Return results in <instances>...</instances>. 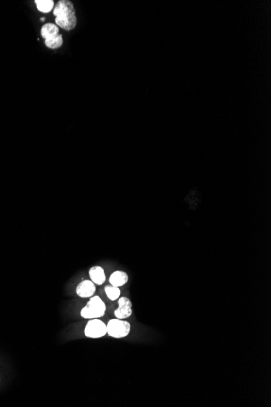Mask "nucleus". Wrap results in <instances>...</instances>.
Masks as SVG:
<instances>
[{
	"mask_svg": "<svg viewBox=\"0 0 271 407\" xmlns=\"http://www.w3.org/2000/svg\"><path fill=\"white\" fill-rule=\"evenodd\" d=\"M41 20H42V21H44V20H45V18H41Z\"/></svg>",
	"mask_w": 271,
	"mask_h": 407,
	"instance_id": "13",
	"label": "nucleus"
},
{
	"mask_svg": "<svg viewBox=\"0 0 271 407\" xmlns=\"http://www.w3.org/2000/svg\"><path fill=\"white\" fill-rule=\"evenodd\" d=\"M53 13L55 16V24L59 27L67 31L73 30L76 27L77 16L72 2L68 0H60L54 7Z\"/></svg>",
	"mask_w": 271,
	"mask_h": 407,
	"instance_id": "1",
	"label": "nucleus"
},
{
	"mask_svg": "<svg viewBox=\"0 0 271 407\" xmlns=\"http://www.w3.org/2000/svg\"><path fill=\"white\" fill-rule=\"evenodd\" d=\"M106 328L107 334L116 339L126 337L131 331L130 323H128V321L117 318L109 321Z\"/></svg>",
	"mask_w": 271,
	"mask_h": 407,
	"instance_id": "3",
	"label": "nucleus"
},
{
	"mask_svg": "<svg viewBox=\"0 0 271 407\" xmlns=\"http://www.w3.org/2000/svg\"><path fill=\"white\" fill-rule=\"evenodd\" d=\"M63 44V37L62 35H59V37L56 38L51 40H45V45L50 49H56L61 47Z\"/></svg>",
	"mask_w": 271,
	"mask_h": 407,
	"instance_id": "12",
	"label": "nucleus"
},
{
	"mask_svg": "<svg viewBox=\"0 0 271 407\" xmlns=\"http://www.w3.org/2000/svg\"><path fill=\"white\" fill-rule=\"evenodd\" d=\"M35 3L37 4V9L44 13L51 12L54 6L53 0H36Z\"/></svg>",
	"mask_w": 271,
	"mask_h": 407,
	"instance_id": "10",
	"label": "nucleus"
},
{
	"mask_svg": "<svg viewBox=\"0 0 271 407\" xmlns=\"http://www.w3.org/2000/svg\"><path fill=\"white\" fill-rule=\"evenodd\" d=\"M105 292L108 299H111V301H115L116 299H118L121 294L120 289H119L118 287L112 286V285H107L105 287Z\"/></svg>",
	"mask_w": 271,
	"mask_h": 407,
	"instance_id": "11",
	"label": "nucleus"
},
{
	"mask_svg": "<svg viewBox=\"0 0 271 407\" xmlns=\"http://www.w3.org/2000/svg\"><path fill=\"white\" fill-rule=\"evenodd\" d=\"M89 274L92 282L95 284L102 285L106 282V274L104 269L101 266H93L89 269Z\"/></svg>",
	"mask_w": 271,
	"mask_h": 407,
	"instance_id": "7",
	"label": "nucleus"
},
{
	"mask_svg": "<svg viewBox=\"0 0 271 407\" xmlns=\"http://www.w3.org/2000/svg\"><path fill=\"white\" fill-rule=\"evenodd\" d=\"M41 35L45 40H51L59 37L60 34H59V27L56 25H54L51 23H47L42 26Z\"/></svg>",
	"mask_w": 271,
	"mask_h": 407,
	"instance_id": "8",
	"label": "nucleus"
},
{
	"mask_svg": "<svg viewBox=\"0 0 271 407\" xmlns=\"http://www.w3.org/2000/svg\"><path fill=\"white\" fill-rule=\"evenodd\" d=\"M106 304L99 296H92L86 306L82 308L81 316L85 319H98L106 313Z\"/></svg>",
	"mask_w": 271,
	"mask_h": 407,
	"instance_id": "2",
	"label": "nucleus"
},
{
	"mask_svg": "<svg viewBox=\"0 0 271 407\" xmlns=\"http://www.w3.org/2000/svg\"><path fill=\"white\" fill-rule=\"evenodd\" d=\"M132 301L127 297H121L118 299V308L115 311V316L119 319H124L132 316Z\"/></svg>",
	"mask_w": 271,
	"mask_h": 407,
	"instance_id": "5",
	"label": "nucleus"
},
{
	"mask_svg": "<svg viewBox=\"0 0 271 407\" xmlns=\"http://www.w3.org/2000/svg\"><path fill=\"white\" fill-rule=\"evenodd\" d=\"M109 282H110L111 285H112V286L118 287V288L123 286L128 282V274L126 273L125 271H114L110 277Z\"/></svg>",
	"mask_w": 271,
	"mask_h": 407,
	"instance_id": "9",
	"label": "nucleus"
},
{
	"mask_svg": "<svg viewBox=\"0 0 271 407\" xmlns=\"http://www.w3.org/2000/svg\"><path fill=\"white\" fill-rule=\"evenodd\" d=\"M96 291L95 284L92 281L85 280L80 282L77 287V294L81 298H91Z\"/></svg>",
	"mask_w": 271,
	"mask_h": 407,
	"instance_id": "6",
	"label": "nucleus"
},
{
	"mask_svg": "<svg viewBox=\"0 0 271 407\" xmlns=\"http://www.w3.org/2000/svg\"><path fill=\"white\" fill-rule=\"evenodd\" d=\"M84 333L87 337L93 339L103 337L104 336L107 334L106 324L100 319H94L87 323Z\"/></svg>",
	"mask_w": 271,
	"mask_h": 407,
	"instance_id": "4",
	"label": "nucleus"
}]
</instances>
